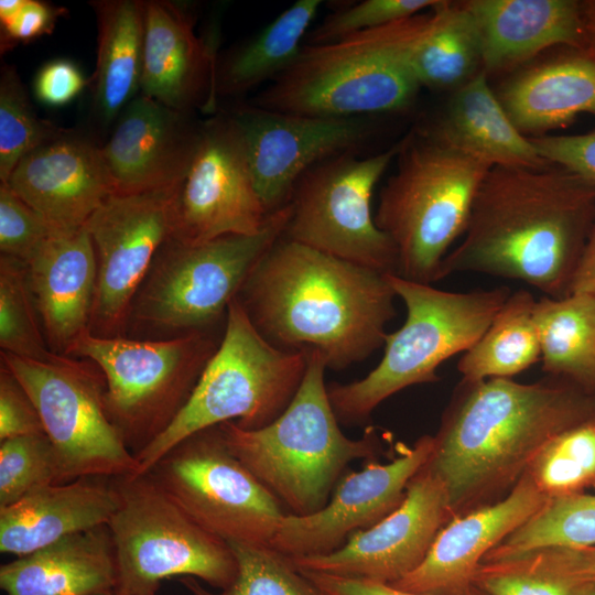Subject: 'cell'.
Returning a JSON list of instances; mask_svg holds the SVG:
<instances>
[{
  "label": "cell",
  "instance_id": "cell-1",
  "mask_svg": "<svg viewBox=\"0 0 595 595\" xmlns=\"http://www.w3.org/2000/svg\"><path fill=\"white\" fill-rule=\"evenodd\" d=\"M595 221V184L558 164L491 167L475 196L461 244L440 279L475 272L519 280L545 296L571 288Z\"/></svg>",
  "mask_w": 595,
  "mask_h": 595
},
{
  "label": "cell",
  "instance_id": "cell-2",
  "mask_svg": "<svg viewBox=\"0 0 595 595\" xmlns=\"http://www.w3.org/2000/svg\"><path fill=\"white\" fill-rule=\"evenodd\" d=\"M594 415L595 394L561 377L461 379L423 468L443 483L454 518L506 497L548 441Z\"/></svg>",
  "mask_w": 595,
  "mask_h": 595
},
{
  "label": "cell",
  "instance_id": "cell-3",
  "mask_svg": "<svg viewBox=\"0 0 595 595\" xmlns=\"http://www.w3.org/2000/svg\"><path fill=\"white\" fill-rule=\"evenodd\" d=\"M385 273L281 237L252 270L237 299L270 344L317 351L344 370L383 347L397 315Z\"/></svg>",
  "mask_w": 595,
  "mask_h": 595
},
{
  "label": "cell",
  "instance_id": "cell-4",
  "mask_svg": "<svg viewBox=\"0 0 595 595\" xmlns=\"http://www.w3.org/2000/svg\"><path fill=\"white\" fill-rule=\"evenodd\" d=\"M432 21L433 8L332 43H304L293 64L251 105L326 118L404 110L420 90L411 53Z\"/></svg>",
  "mask_w": 595,
  "mask_h": 595
},
{
  "label": "cell",
  "instance_id": "cell-5",
  "mask_svg": "<svg viewBox=\"0 0 595 595\" xmlns=\"http://www.w3.org/2000/svg\"><path fill=\"white\" fill-rule=\"evenodd\" d=\"M326 369L317 351L307 353L300 388L273 422L257 430L232 421L218 425L230 452L289 515L318 511L351 462L371 461L383 450L375 428L359 439L343 433L324 381Z\"/></svg>",
  "mask_w": 595,
  "mask_h": 595
},
{
  "label": "cell",
  "instance_id": "cell-6",
  "mask_svg": "<svg viewBox=\"0 0 595 595\" xmlns=\"http://www.w3.org/2000/svg\"><path fill=\"white\" fill-rule=\"evenodd\" d=\"M386 277L405 305L407 317L399 329L387 333L383 355L370 372L348 383L327 385L333 411L344 425L365 424L394 393L437 381L439 366L469 349L511 294L507 286L451 292L392 273Z\"/></svg>",
  "mask_w": 595,
  "mask_h": 595
},
{
  "label": "cell",
  "instance_id": "cell-7",
  "mask_svg": "<svg viewBox=\"0 0 595 595\" xmlns=\"http://www.w3.org/2000/svg\"><path fill=\"white\" fill-rule=\"evenodd\" d=\"M306 367L307 354L270 344L235 298L220 343L188 401L171 424L134 455L138 468L133 475L148 473L175 445L202 430L228 421L245 430L270 424L292 401Z\"/></svg>",
  "mask_w": 595,
  "mask_h": 595
},
{
  "label": "cell",
  "instance_id": "cell-8",
  "mask_svg": "<svg viewBox=\"0 0 595 595\" xmlns=\"http://www.w3.org/2000/svg\"><path fill=\"white\" fill-rule=\"evenodd\" d=\"M379 194L376 225L398 252L397 275L432 284L450 247L464 235L477 191L491 169L424 133L401 141Z\"/></svg>",
  "mask_w": 595,
  "mask_h": 595
},
{
  "label": "cell",
  "instance_id": "cell-9",
  "mask_svg": "<svg viewBox=\"0 0 595 595\" xmlns=\"http://www.w3.org/2000/svg\"><path fill=\"white\" fill-rule=\"evenodd\" d=\"M290 216L289 203L270 214L256 235H229L201 244L169 238L136 294L128 323L149 332L182 335L210 331L283 236Z\"/></svg>",
  "mask_w": 595,
  "mask_h": 595
},
{
  "label": "cell",
  "instance_id": "cell-10",
  "mask_svg": "<svg viewBox=\"0 0 595 595\" xmlns=\"http://www.w3.org/2000/svg\"><path fill=\"white\" fill-rule=\"evenodd\" d=\"M219 343L210 331L169 339L104 337L86 332L66 356L86 359L100 369L108 414L136 455L186 404Z\"/></svg>",
  "mask_w": 595,
  "mask_h": 595
},
{
  "label": "cell",
  "instance_id": "cell-11",
  "mask_svg": "<svg viewBox=\"0 0 595 595\" xmlns=\"http://www.w3.org/2000/svg\"><path fill=\"white\" fill-rule=\"evenodd\" d=\"M119 506L107 527L113 542L117 591L158 593L163 580L194 577L224 589L237 574L230 545L201 527L149 474L112 478Z\"/></svg>",
  "mask_w": 595,
  "mask_h": 595
},
{
  "label": "cell",
  "instance_id": "cell-12",
  "mask_svg": "<svg viewBox=\"0 0 595 595\" xmlns=\"http://www.w3.org/2000/svg\"><path fill=\"white\" fill-rule=\"evenodd\" d=\"M1 363L37 410L56 455L60 483L136 473L137 458L106 408L104 375L91 361L58 354L33 360L1 351Z\"/></svg>",
  "mask_w": 595,
  "mask_h": 595
},
{
  "label": "cell",
  "instance_id": "cell-13",
  "mask_svg": "<svg viewBox=\"0 0 595 595\" xmlns=\"http://www.w3.org/2000/svg\"><path fill=\"white\" fill-rule=\"evenodd\" d=\"M401 142L369 156L346 152L322 161L296 182L283 237L376 270L398 272L397 249L375 221L372 192Z\"/></svg>",
  "mask_w": 595,
  "mask_h": 595
},
{
  "label": "cell",
  "instance_id": "cell-14",
  "mask_svg": "<svg viewBox=\"0 0 595 595\" xmlns=\"http://www.w3.org/2000/svg\"><path fill=\"white\" fill-rule=\"evenodd\" d=\"M148 473L201 527L227 543L269 544L286 513L230 452L218 425L180 442Z\"/></svg>",
  "mask_w": 595,
  "mask_h": 595
},
{
  "label": "cell",
  "instance_id": "cell-15",
  "mask_svg": "<svg viewBox=\"0 0 595 595\" xmlns=\"http://www.w3.org/2000/svg\"><path fill=\"white\" fill-rule=\"evenodd\" d=\"M176 187L111 193L85 223L98 264L91 334L122 336L128 327L136 294L172 236Z\"/></svg>",
  "mask_w": 595,
  "mask_h": 595
},
{
  "label": "cell",
  "instance_id": "cell-16",
  "mask_svg": "<svg viewBox=\"0 0 595 595\" xmlns=\"http://www.w3.org/2000/svg\"><path fill=\"white\" fill-rule=\"evenodd\" d=\"M269 216L232 115L218 113L202 121L194 156L176 187L171 238L201 244L229 235H256Z\"/></svg>",
  "mask_w": 595,
  "mask_h": 595
},
{
  "label": "cell",
  "instance_id": "cell-17",
  "mask_svg": "<svg viewBox=\"0 0 595 595\" xmlns=\"http://www.w3.org/2000/svg\"><path fill=\"white\" fill-rule=\"evenodd\" d=\"M452 518L443 483L422 467L401 505L376 524L353 533L334 552L291 560L300 570L391 585L422 563Z\"/></svg>",
  "mask_w": 595,
  "mask_h": 595
},
{
  "label": "cell",
  "instance_id": "cell-18",
  "mask_svg": "<svg viewBox=\"0 0 595 595\" xmlns=\"http://www.w3.org/2000/svg\"><path fill=\"white\" fill-rule=\"evenodd\" d=\"M230 113L241 131L256 187L269 214L290 203L306 171L329 158L355 152L370 133L361 118L313 117L253 105Z\"/></svg>",
  "mask_w": 595,
  "mask_h": 595
},
{
  "label": "cell",
  "instance_id": "cell-19",
  "mask_svg": "<svg viewBox=\"0 0 595 595\" xmlns=\"http://www.w3.org/2000/svg\"><path fill=\"white\" fill-rule=\"evenodd\" d=\"M432 448V435H423L389 463L371 459L361 470L347 473L318 511L285 513L269 545L290 558L336 551L353 533L370 528L401 505Z\"/></svg>",
  "mask_w": 595,
  "mask_h": 595
},
{
  "label": "cell",
  "instance_id": "cell-20",
  "mask_svg": "<svg viewBox=\"0 0 595 595\" xmlns=\"http://www.w3.org/2000/svg\"><path fill=\"white\" fill-rule=\"evenodd\" d=\"M202 121L139 94L100 145L115 193L177 185L194 156Z\"/></svg>",
  "mask_w": 595,
  "mask_h": 595
},
{
  "label": "cell",
  "instance_id": "cell-21",
  "mask_svg": "<svg viewBox=\"0 0 595 595\" xmlns=\"http://www.w3.org/2000/svg\"><path fill=\"white\" fill-rule=\"evenodd\" d=\"M55 231H73L115 193L100 145L65 129L26 154L6 182Z\"/></svg>",
  "mask_w": 595,
  "mask_h": 595
},
{
  "label": "cell",
  "instance_id": "cell-22",
  "mask_svg": "<svg viewBox=\"0 0 595 595\" xmlns=\"http://www.w3.org/2000/svg\"><path fill=\"white\" fill-rule=\"evenodd\" d=\"M190 4L144 1L143 65L140 94L174 110L216 108V37L198 36Z\"/></svg>",
  "mask_w": 595,
  "mask_h": 595
},
{
  "label": "cell",
  "instance_id": "cell-23",
  "mask_svg": "<svg viewBox=\"0 0 595 595\" xmlns=\"http://www.w3.org/2000/svg\"><path fill=\"white\" fill-rule=\"evenodd\" d=\"M526 474L502 499L452 518L422 563L391 586L423 595H466L483 559L547 502Z\"/></svg>",
  "mask_w": 595,
  "mask_h": 595
},
{
  "label": "cell",
  "instance_id": "cell-24",
  "mask_svg": "<svg viewBox=\"0 0 595 595\" xmlns=\"http://www.w3.org/2000/svg\"><path fill=\"white\" fill-rule=\"evenodd\" d=\"M26 269L48 348L66 356L76 339L89 332L98 273L89 234L85 227L54 231Z\"/></svg>",
  "mask_w": 595,
  "mask_h": 595
},
{
  "label": "cell",
  "instance_id": "cell-25",
  "mask_svg": "<svg viewBox=\"0 0 595 595\" xmlns=\"http://www.w3.org/2000/svg\"><path fill=\"white\" fill-rule=\"evenodd\" d=\"M477 29L483 71L508 73L553 46L583 48L578 0H464Z\"/></svg>",
  "mask_w": 595,
  "mask_h": 595
},
{
  "label": "cell",
  "instance_id": "cell-26",
  "mask_svg": "<svg viewBox=\"0 0 595 595\" xmlns=\"http://www.w3.org/2000/svg\"><path fill=\"white\" fill-rule=\"evenodd\" d=\"M118 506L113 480L87 477L39 487L0 508V551L18 558L107 526Z\"/></svg>",
  "mask_w": 595,
  "mask_h": 595
},
{
  "label": "cell",
  "instance_id": "cell-27",
  "mask_svg": "<svg viewBox=\"0 0 595 595\" xmlns=\"http://www.w3.org/2000/svg\"><path fill=\"white\" fill-rule=\"evenodd\" d=\"M496 94L522 134L545 136L578 115H595V57L584 48L564 47L509 77Z\"/></svg>",
  "mask_w": 595,
  "mask_h": 595
},
{
  "label": "cell",
  "instance_id": "cell-28",
  "mask_svg": "<svg viewBox=\"0 0 595 595\" xmlns=\"http://www.w3.org/2000/svg\"><path fill=\"white\" fill-rule=\"evenodd\" d=\"M117 585L107 526L71 534L0 566V587L7 595H93Z\"/></svg>",
  "mask_w": 595,
  "mask_h": 595
},
{
  "label": "cell",
  "instance_id": "cell-29",
  "mask_svg": "<svg viewBox=\"0 0 595 595\" xmlns=\"http://www.w3.org/2000/svg\"><path fill=\"white\" fill-rule=\"evenodd\" d=\"M425 133L489 167L550 164L511 121L484 71L452 93L440 119Z\"/></svg>",
  "mask_w": 595,
  "mask_h": 595
},
{
  "label": "cell",
  "instance_id": "cell-30",
  "mask_svg": "<svg viewBox=\"0 0 595 595\" xmlns=\"http://www.w3.org/2000/svg\"><path fill=\"white\" fill-rule=\"evenodd\" d=\"M97 20L96 69L89 79L91 112L106 129L141 89L144 1H90Z\"/></svg>",
  "mask_w": 595,
  "mask_h": 595
},
{
  "label": "cell",
  "instance_id": "cell-31",
  "mask_svg": "<svg viewBox=\"0 0 595 595\" xmlns=\"http://www.w3.org/2000/svg\"><path fill=\"white\" fill-rule=\"evenodd\" d=\"M321 0H298L251 40L218 60L216 94L234 97L273 80L296 60Z\"/></svg>",
  "mask_w": 595,
  "mask_h": 595
},
{
  "label": "cell",
  "instance_id": "cell-32",
  "mask_svg": "<svg viewBox=\"0 0 595 595\" xmlns=\"http://www.w3.org/2000/svg\"><path fill=\"white\" fill-rule=\"evenodd\" d=\"M542 370L595 394V296L571 293L536 302Z\"/></svg>",
  "mask_w": 595,
  "mask_h": 595
},
{
  "label": "cell",
  "instance_id": "cell-33",
  "mask_svg": "<svg viewBox=\"0 0 595 595\" xmlns=\"http://www.w3.org/2000/svg\"><path fill=\"white\" fill-rule=\"evenodd\" d=\"M411 69L420 86L455 91L483 71L480 42L463 1L433 8V21L412 50Z\"/></svg>",
  "mask_w": 595,
  "mask_h": 595
},
{
  "label": "cell",
  "instance_id": "cell-34",
  "mask_svg": "<svg viewBox=\"0 0 595 595\" xmlns=\"http://www.w3.org/2000/svg\"><path fill=\"white\" fill-rule=\"evenodd\" d=\"M536 302L527 290L511 292L486 332L459 359L463 380L511 378L541 360Z\"/></svg>",
  "mask_w": 595,
  "mask_h": 595
},
{
  "label": "cell",
  "instance_id": "cell-35",
  "mask_svg": "<svg viewBox=\"0 0 595 595\" xmlns=\"http://www.w3.org/2000/svg\"><path fill=\"white\" fill-rule=\"evenodd\" d=\"M587 582L575 549L566 547L484 560L473 576L486 595H572Z\"/></svg>",
  "mask_w": 595,
  "mask_h": 595
},
{
  "label": "cell",
  "instance_id": "cell-36",
  "mask_svg": "<svg viewBox=\"0 0 595 595\" xmlns=\"http://www.w3.org/2000/svg\"><path fill=\"white\" fill-rule=\"evenodd\" d=\"M595 545V495L580 494L549 499L521 527L496 545L484 560H496L527 551Z\"/></svg>",
  "mask_w": 595,
  "mask_h": 595
},
{
  "label": "cell",
  "instance_id": "cell-37",
  "mask_svg": "<svg viewBox=\"0 0 595 595\" xmlns=\"http://www.w3.org/2000/svg\"><path fill=\"white\" fill-rule=\"evenodd\" d=\"M524 474L548 499L595 490V415L548 441Z\"/></svg>",
  "mask_w": 595,
  "mask_h": 595
},
{
  "label": "cell",
  "instance_id": "cell-38",
  "mask_svg": "<svg viewBox=\"0 0 595 595\" xmlns=\"http://www.w3.org/2000/svg\"><path fill=\"white\" fill-rule=\"evenodd\" d=\"M237 560L232 583L213 592L197 578L181 577L192 595H326L292 562L269 544L228 543Z\"/></svg>",
  "mask_w": 595,
  "mask_h": 595
},
{
  "label": "cell",
  "instance_id": "cell-39",
  "mask_svg": "<svg viewBox=\"0 0 595 595\" xmlns=\"http://www.w3.org/2000/svg\"><path fill=\"white\" fill-rule=\"evenodd\" d=\"M24 262L0 256L1 351L33 360H48L51 351L40 328Z\"/></svg>",
  "mask_w": 595,
  "mask_h": 595
},
{
  "label": "cell",
  "instance_id": "cell-40",
  "mask_svg": "<svg viewBox=\"0 0 595 595\" xmlns=\"http://www.w3.org/2000/svg\"><path fill=\"white\" fill-rule=\"evenodd\" d=\"M65 129L35 113L13 65L0 72V182H7L18 163Z\"/></svg>",
  "mask_w": 595,
  "mask_h": 595
},
{
  "label": "cell",
  "instance_id": "cell-41",
  "mask_svg": "<svg viewBox=\"0 0 595 595\" xmlns=\"http://www.w3.org/2000/svg\"><path fill=\"white\" fill-rule=\"evenodd\" d=\"M60 483L56 455L44 433L15 436L0 445V508L32 490Z\"/></svg>",
  "mask_w": 595,
  "mask_h": 595
},
{
  "label": "cell",
  "instance_id": "cell-42",
  "mask_svg": "<svg viewBox=\"0 0 595 595\" xmlns=\"http://www.w3.org/2000/svg\"><path fill=\"white\" fill-rule=\"evenodd\" d=\"M441 0H365L326 15L311 29L306 44H327L346 36L378 29L425 10L434 8Z\"/></svg>",
  "mask_w": 595,
  "mask_h": 595
},
{
  "label": "cell",
  "instance_id": "cell-43",
  "mask_svg": "<svg viewBox=\"0 0 595 595\" xmlns=\"http://www.w3.org/2000/svg\"><path fill=\"white\" fill-rule=\"evenodd\" d=\"M55 230L6 183L0 182L1 256L25 264Z\"/></svg>",
  "mask_w": 595,
  "mask_h": 595
},
{
  "label": "cell",
  "instance_id": "cell-44",
  "mask_svg": "<svg viewBox=\"0 0 595 595\" xmlns=\"http://www.w3.org/2000/svg\"><path fill=\"white\" fill-rule=\"evenodd\" d=\"M65 13V8L41 0H1V52L51 33L57 19Z\"/></svg>",
  "mask_w": 595,
  "mask_h": 595
},
{
  "label": "cell",
  "instance_id": "cell-45",
  "mask_svg": "<svg viewBox=\"0 0 595 595\" xmlns=\"http://www.w3.org/2000/svg\"><path fill=\"white\" fill-rule=\"evenodd\" d=\"M44 433L37 410L15 376L1 363L0 441Z\"/></svg>",
  "mask_w": 595,
  "mask_h": 595
},
{
  "label": "cell",
  "instance_id": "cell-46",
  "mask_svg": "<svg viewBox=\"0 0 595 595\" xmlns=\"http://www.w3.org/2000/svg\"><path fill=\"white\" fill-rule=\"evenodd\" d=\"M539 154L595 184V129L586 133L530 138Z\"/></svg>",
  "mask_w": 595,
  "mask_h": 595
},
{
  "label": "cell",
  "instance_id": "cell-47",
  "mask_svg": "<svg viewBox=\"0 0 595 595\" xmlns=\"http://www.w3.org/2000/svg\"><path fill=\"white\" fill-rule=\"evenodd\" d=\"M89 84L80 68L73 62L58 58L43 65L34 79L36 98L52 107L74 100Z\"/></svg>",
  "mask_w": 595,
  "mask_h": 595
},
{
  "label": "cell",
  "instance_id": "cell-48",
  "mask_svg": "<svg viewBox=\"0 0 595 595\" xmlns=\"http://www.w3.org/2000/svg\"><path fill=\"white\" fill-rule=\"evenodd\" d=\"M300 570V569H299ZM326 595H423L369 580L300 570ZM466 595H486L474 587Z\"/></svg>",
  "mask_w": 595,
  "mask_h": 595
},
{
  "label": "cell",
  "instance_id": "cell-49",
  "mask_svg": "<svg viewBox=\"0 0 595 595\" xmlns=\"http://www.w3.org/2000/svg\"><path fill=\"white\" fill-rule=\"evenodd\" d=\"M571 293L595 296V221L574 275Z\"/></svg>",
  "mask_w": 595,
  "mask_h": 595
},
{
  "label": "cell",
  "instance_id": "cell-50",
  "mask_svg": "<svg viewBox=\"0 0 595 595\" xmlns=\"http://www.w3.org/2000/svg\"><path fill=\"white\" fill-rule=\"evenodd\" d=\"M582 19L584 26V50L595 57V0H583Z\"/></svg>",
  "mask_w": 595,
  "mask_h": 595
},
{
  "label": "cell",
  "instance_id": "cell-51",
  "mask_svg": "<svg viewBox=\"0 0 595 595\" xmlns=\"http://www.w3.org/2000/svg\"><path fill=\"white\" fill-rule=\"evenodd\" d=\"M574 549L585 575L591 582H595V545Z\"/></svg>",
  "mask_w": 595,
  "mask_h": 595
},
{
  "label": "cell",
  "instance_id": "cell-52",
  "mask_svg": "<svg viewBox=\"0 0 595 595\" xmlns=\"http://www.w3.org/2000/svg\"><path fill=\"white\" fill-rule=\"evenodd\" d=\"M572 595H595V582L583 584Z\"/></svg>",
  "mask_w": 595,
  "mask_h": 595
},
{
  "label": "cell",
  "instance_id": "cell-53",
  "mask_svg": "<svg viewBox=\"0 0 595 595\" xmlns=\"http://www.w3.org/2000/svg\"><path fill=\"white\" fill-rule=\"evenodd\" d=\"M93 595H122V594L119 593V592L115 588V589H110V591H106V592L96 593V594H93Z\"/></svg>",
  "mask_w": 595,
  "mask_h": 595
},
{
  "label": "cell",
  "instance_id": "cell-54",
  "mask_svg": "<svg viewBox=\"0 0 595 595\" xmlns=\"http://www.w3.org/2000/svg\"><path fill=\"white\" fill-rule=\"evenodd\" d=\"M142 595H156V593H149V594H142Z\"/></svg>",
  "mask_w": 595,
  "mask_h": 595
}]
</instances>
